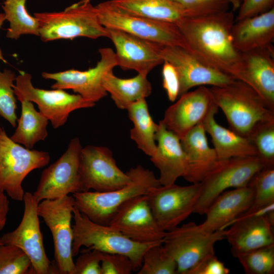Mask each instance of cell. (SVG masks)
Wrapping results in <instances>:
<instances>
[{
    "label": "cell",
    "mask_w": 274,
    "mask_h": 274,
    "mask_svg": "<svg viewBox=\"0 0 274 274\" xmlns=\"http://www.w3.org/2000/svg\"><path fill=\"white\" fill-rule=\"evenodd\" d=\"M229 10L203 16L186 17L177 24L192 53L208 65L236 79L242 64V52L235 47Z\"/></svg>",
    "instance_id": "1"
},
{
    "label": "cell",
    "mask_w": 274,
    "mask_h": 274,
    "mask_svg": "<svg viewBox=\"0 0 274 274\" xmlns=\"http://www.w3.org/2000/svg\"><path fill=\"white\" fill-rule=\"evenodd\" d=\"M215 104L224 114L230 129L248 138L259 123L274 120V111L249 85L235 79L210 88Z\"/></svg>",
    "instance_id": "2"
},
{
    "label": "cell",
    "mask_w": 274,
    "mask_h": 274,
    "mask_svg": "<svg viewBox=\"0 0 274 274\" xmlns=\"http://www.w3.org/2000/svg\"><path fill=\"white\" fill-rule=\"evenodd\" d=\"M73 257L79 254L80 249H96L104 253L120 254L131 261L134 271L141 268L143 256L151 247L163 241L140 243L127 237L110 225L96 223L81 213L75 207L73 209Z\"/></svg>",
    "instance_id": "3"
},
{
    "label": "cell",
    "mask_w": 274,
    "mask_h": 274,
    "mask_svg": "<svg viewBox=\"0 0 274 274\" xmlns=\"http://www.w3.org/2000/svg\"><path fill=\"white\" fill-rule=\"evenodd\" d=\"M127 173L130 181L120 189L107 192L86 191L73 194L75 207L92 221L108 225L125 202L132 197L146 195L151 187L161 185L153 172L141 165L130 168Z\"/></svg>",
    "instance_id": "4"
},
{
    "label": "cell",
    "mask_w": 274,
    "mask_h": 274,
    "mask_svg": "<svg viewBox=\"0 0 274 274\" xmlns=\"http://www.w3.org/2000/svg\"><path fill=\"white\" fill-rule=\"evenodd\" d=\"M39 33L43 42L77 37L109 38L107 28L100 22L95 6L82 0L58 12L35 13Z\"/></svg>",
    "instance_id": "5"
},
{
    "label": "cell",
    "mask_w": 274,
    "mask_h": 274,
    "mask_svg": "<svg viewBox=\"0 0 274 274\" xmlns=\"http://www.w3.org/2000/svg\"><path fill=\"white\" fill-rule=\"evenodd\" d=\"M226 229L213 232L193 222L166 231L162 245L175 260L178 274H189L207 258L215 255V244L225 239Z\"/></svg>",
    "instance_id": "6"
},
{
    "label": "cell",
    "mask_w": 274,
    "mask_h": 274,
    "mask_svg": "<svg viewBox=\"0 0 274 274\" xmlns=\"http://www.w3.org/2000/svg\"><path fill=\"white\" fill-rule=\"evenodd\" d=\"M265 166L258 156L219 160L200 182V193L193 213L204 214L221 193L229 188L248 186L254 176Z\"/></svg>",
    "instance_id": "7"
},
{
    "label": "cell",
    "mask_w": 274,
    "mask_h": 274,
    "mask_svg": "<svg viewBox=\"0 0 274 274\" xmlns=\"http://www.w3.org/2000/svg\"><path fill=\"white\" fill-rule=\"evenodd\" d=\"M50 160L48 152L22 147L0 127V190L12 199L23 200L24 179L33 170L47 165Z\"/></svg>",
    "instance_id": "8"
},
{
    "label": "cell",
    "mask_w": 274,
    "mask_h": 274,
    "mask_svg": "<svg viewBox=\"0 0 274 274\" xmlns=\"http://www.w3.org/2000/svg\"><path fill=\"white\" fill-rule=\"evenodd\" d=\"M100 23L164 46H180L189 50L176 24L131 15L119 10L110 1L95 6Z\"/></svg>",
    "instance_id": "9"
},
{
    "label": "cell",
    "mask_w": 274,
    "mask_h": 274,
    "mask_svg": "<svg viewBox=\"0 0 274 274\" xmlns=\"http://www.w3.org/2000/svg\"><path fill=\"white\" fill-rule=\"evenodd\" d=\"M30 74L20 71L13 86L19 101L25 100L36 104L39 111L57 129L66 122L73 111L92 108L95 104L84 99L79 94H70L63 89L45 90L33 86Z\"/></svg>",
    "instance_id": "10"
},
{
    "label": "cell",
    "mask_w": 274,
    "mask_h": 274,
    "mask_svg": "<svg viewBox=\"0 0 274 274\" xmlns=\"http://www.w3.org/2000/svg\"><path fill=\"white\" fill-rule=\"evenodd\" d=\"M75 200L69 195L54 199H44L38 203L37 212L52 235L55 264L58 273L73 274L75 262L72 255Z\"/></svg>",
    "instance_id": "11"
},
{
    "label": "cell",
    "mask_w": 274,
    "mask_h": 274,
    "mask_svg": "<svg viewBox=\"0 0 274 274\" xmlns=\"http://www.w3.org/2000/svg\"><path fill=\"white\" fill-rule=\"evenodd\" d=\"M80 139H72L64 153L42 173L33 195L39 202L84 191L81 168Z\"/></svg>",
    "instance_id": "12"
},
{
    "label": "cell",
    "mask_w": 274,
    "mask_h": 274,
    "mask_svg": "<svg viewBox=\"0 0 274 274\" xmlns=\"http://www.w3.org/2000/svg\"><path fill=\"white\" fill-rule=\"evenodd\" d=\"M200 191V183L187 186L174 183L151 187L146 195L158 225L168 231L193 213Z\"/></svg>",
    "instance_id": "13"
},
{
    "label": "cell",
    "mask_w": 274,
    "mask_h": 274,
    "mask_svg": "<svg viewBox=\"0 0 274 274\" xmlns=\"http://www.w3.org/2000/svg\"><path fill=\"white\" fill-rule=\"evenodd\" d=\"M24 210L18 226L0 237V243L16 246L22 249L31 262L34 273H58L55 265L48 258L40 230L37 208L39 203L33 194L24 193Z\"/></svg>",
    "instance_id": "14"
},
{
    "label": "cell",
    "mask_w": 274,
    "mask_h": 274,
    "mask_svg": "<svg viewBox=\"0 0 274 274\" xmlns=\"http://www.w3.org/2000/svg\"><path fill=\"white\" fill-rule=\"evenodd\" d=\"M273 224L274 203L239 216L226 229L233 256L274 245Z\"/></svg>",
    "instance_id": "15"
},
{
    "label": "cell",
    "mask_w": 274,
    "mask_h": 274,
    "mask_svg": "<svg viewBox=\"0 0 274 274\" xmlns=\"http://www.w3.org/2000/svg\"><path fill=\"white\" fill-rule=\"evenodd\" d=\"M100 58L96 65L87 71L71 69L56 73L44 72L45 79L55 81L52 89H71L86 100L95 103L107 95L103 86V78L107 73L118 66L115 52L110 48L98 50Z\"/></svg>",
    "instance_id": "16"
},
{
    "label": "cell",
    "mask_w": 274,
    "mask_h": 274,
    "mask_svg": "<svg viewBox=\"0 0 274 274\" xmlns=\"http://www.w3.org/2000/svg\"><path fill=\"white\" fill-rule=\"evenodd\" d=\"M84 191L107 192L120 189L130 181L127 173L117 165L107 147L88 145L80 153Z\"/></svg>",
    "instance_id": "17"
},
{
    "label": "cell",
    "mask_w": 274,
    "mask_h": 274,
    "mask_svg": "<svg viewBox=\"0 0 274 274\" xmlns=\"http://www.w3.org/2000/svg\"><path fill=\"white\" fill-rule=\"evenodd\" d=\"M109 225L140 243L163 241L166 234L156 222L146 195L132 197L122 204Z\"/></svg>",
    "instance_id": "18"
},
{
    "label": "cell",
    "mask_w": 274,
    "mask_h": 274,
    "mask_svg": "<svg viewBox=\"0 0 274 274\" xmlns=\"http://www.w3.org/2000/svg\"><path fill=\"white\" fill-rule=\"evenodd\" d=\"M163 60L172 63L177 71L180 80L179 96L194 87L211 85L222 86L235 80L206 63L190 50L180 46H163Z\"/></svg>",
    "instance_id": "19"
},
{
    "label": "cell",
    "mask_w": 274,
    "mask_h": 274,
    "mask_svg": "<svg viewBox=\"0 0 274 274\" xmlns=\"http://www.w3.org/2000/svg\"><path fill=\"white\" fill-rule=\"evenodd\" d=\"M217 108L210 88L201 86L179 96L165 110L161 120L167 129L181 139L194 127L202 124Z\"/></svg>",
    "instance_id": "20"
},
{
    "label": "cell",
    "mask_w": 274,
    "mask_h": 274,
    "mask_svg": "<svg viewBox=\"0 0 274 274\" xmlns=\"http://www.w3.org/2000/svg\"><path fill=\"white\" fill-rule=\"evenodd\" d=\"M113 43L118 66L124 70H133L144 76L163 63V46L126 32L107 28Z\"/></svg>",
    "instance_id": "21"
},
{
    "label": "cell",
    "mask_w": 274,
    "mask_h": 274,
    "mask_svg": "<svg viewBox=\"0 0 274 274\" xmlns=\"http://www.w3.org/2000/svg\"><path fill=\"white\" fill-rule=\"evenodd\" d=\"M236 79L251 87L274 111L273 45L242 52V64Z\"/></svg>",
    "instance_id": "22"
},
{
    "label": "cell",
    "mask_w": 274,
    "mask_h": 274,
    "mask_svg": "<svg viewBox=\"0 0 274 274\" xmlns=\"http://www.w3.org/2000/svg\"><path fill=\"white\" fill-rule=\"evenodd\" d=\"M155 140L157 142V150L150 157V160L159 170L158 179L162 185L174 184L180 177L184 178L188 170V161L180 139L167 129L160 120Z\"/></svg>",
    "instance_id": "23"
},
{
    "label": "cell",
    "mask_w": 274,
    "mask_h": 274,
    "mask_svg": "<svg viewBox=\"0 0 274 274\" xmlns=\"http://www.w3.org/2000/svg\"><path fill=\"white\" fill-rule=\"evenodd\" d=\"M254 197V190L249 185L226 190L209 207L200 228L209 232L225 229L250 208Z\"/></svg>",
    "instance_id": "24"
},
{
    "label": "cell",
    "mask_w": 274,
    "mask_h": 274,
    "mask_svg": "<svg viewBox=\"0 0 274 274\" xmlns=\"http://www.w3.org/2000/svg\"><path fill=\"white\" fill-rule=\"evenodd\" d=\"M180 141L188 161L184 178L191 183H200L219 160L215 150L209 145L203 125L194 127Z\"/></svg>",
    "instance_id": "25"
},
{
    "label": "cell",
    "mask_w": 274,
    "mask_h": 274,
    "mask_svg": "<svg viewBox=\"0 0 274 274\" xmlns=\"http://www.w3.org/2000/svg\"><path fill=\"white\" fill-rule=\"evenodd\" d=\"M232 37L241 52L272 46L274 40V8L262 14L234 21Z\"/></svg>",
    "instance_id": "26"
},
{
    "label": "cell",
    "mask_w": 274,
    "mask_h": 274,
    "mask_svg": "<svg viewBox=\"0 0 274 274\" xmlns=\"http://www.w3.org/2000/svg\"><path fill=\"white\" fill-rule=\"evenodd\" d=\"M218 108L214 109L202 124L206 133L212 138L218 160L232 157L257 156L256 149L250 140L230 129L218 124L215 115Z\"/></svg>",
    "instance_id": "27"
},
{
    "label": "cell",
    "mask_w": 274,
    "mask_h": 274,
    "mask_svg": "<svg viewBox=\"0 0 274 274\" xmlns=\"http://www.w3.org/2000/svg\"><path fill=\"white\" fill-rule=\"evenodd\" d=\"M113 6L125 13L149 19L177 24L189 15L173 0H110Z\"/></svg>",
    "instance_id": "28"
},
{
    "label": "cell",
    "mask_w": 274,
    "mask_h": 274,
    "mask_svg": "<svg viewBox=\"0 0 274 274\" xmlns=\"http://www.w3.org/2000/svg\"><path fill=\"white\" fill-rule=\"evenodd\" d=\"M103 86L116 106L121 110H126L132 104L146 99L152 90L147 76L138 74L134 77L123 79L116 76L113 71L105 74Z\"/></svg>",
    "instance_id": "29"
},
{
    "label": "cell",
    "mask_w": 274,
    "mask_h": 274,
    "mask_svg": "<svg viewBox=\"0 0 274 274\" xmlns=\"http://www.w3.org/2000/svg\"><path fill=\"white\" fill-rule=\"evenodd\" d=\"M20 102L21 115L10 138L14 142L24 145V147L32 149L37 143L47 138L49 120L35 108L32 102L25 100Z\"/></svg>",
    "instance_id": "30"
},
{
    "label": "cell",
    "mask_w": 274,
    "mask_h": 274,
    "mask_svg": "<svg viewBox=\"0 0 274 274\" xmlns=\"http://www.w3.org/2000/svg\"><path fill=\"white\" fill-rule=\"evenodd\" d=\"M126 110L133 125L130 130V138L139 149L151 157L157 150L155 134L158 124L150 114L146 99L132 104Z\"/></svg>",
    "instance_id": "31"
},
{
    "label": "cell",
    "mask_w": 274,
    "mask_h": 274,
    "mask_svg": "<svg viewBox=\"0 0 274 274\" xmlns=\"http://www.w3.org/2000/svg\"><path fill=\"white\" fill-rule=\"evenodd\" d=\"M26 1H4L2 7L5 19L10 23L6 33L8 38L17 40L24 35L39 36L38 20L28 13L25 7Z\"/></svg>",
    "instance_id": "32"
},
{
    "label": "cell",
    "mask_w": 274,
    "mask_h": 274,
    "mask_svg": "<svg viewBox=\"0 0 274 274\" xmlns=\"http://www.w3.org/2000/svg\"><path fill=\"white\" fill-rule=\"evenodd\" d=\"M137 272L138 274H177V265L162 244H158L146 251Z\"/></svg>",
    "instance_id": "33"
},
{
    "label": "cell",
    "mask_w": 274,
    "mask_h": 274,
    "mask_svg": "<svg viewBox=\"0 0 274 274\" xmlns=\"http://www.w3.org/2000/svg\"><path fill=\"white\" fill-rule=\"evenodd\" d=\"M236 258L247 274L274 273V245L239 254Z\"/></svg>",
    "instance_id": "34"
},
{
    "label": "cell",
    "mask_w": 274,
    "mask_h": 274,
    "mask_svg": "<svg viewBox=\"0 0 274 274\" xmlns=\"http://www.w3.org/2000/svg\"><path fill=\"white\" fill-rule=\"evenodd\" d=\"M248 138L266 165L274 166V120L257 124Z\"/></svg>",
    "instance_id": "35"
},
{
    "label": "cell",
    "mask_w": 274,
    "mask_h": 274,
    "mask_svg": "<svg viewBox=\"0 0 274 274\" xmlns=\"http://www.w3.org/2000/svg\"><path fill=\"white\" fill-rule=\"evenodd\" d=\"M248 185L254 190V200L249 209L258 210L274 203V166L262 168Z\"/></svg>",
    "instance_id": "36"
},
{
    "label": "cell",
    "mask_w": 274,
    "mask_h": 274,
    "mask_svg": "<svg viewBox=\"0 0 274 274\" xmlns=\"http://www.w3.org/2000/svg\"><path fill=\"white\" fill-rule=\"evenodd\" d=\"M30 271L34 273L31 262L22 249L0 244V274H26Z\"/></svg>",
    "instance_id": "37"
},
{
    "label": "cell",
    "mask_w": 274,
    "mask_h": 274,
    "mask_svg": "<svg viewBox=\"0 0 274 274\" xmlns=\"http://www.w3.org/2000/svg\"><path fill=\"white\" fill-rule=\"evenodd\" d=\"M15 73L10 70L0 68V116L13 127L17 125L16 99L13 86L16 80Z\"/></svg>",
    "instance_id": "38"
},
{
    "label": "cell",
    "mask_w": 274,
    "mask_h": 274,
    "mask_svg": "<svg viewBox=\"0 0 274 274\" xmlns=\"http://www.w3.org/2000/svg\"><path fill=\"white\" fill-rule=\"evenodd\" d=\"M181 5L188 17L209 15L228 10L229 0H173Z\"/></svg>",
    "instance_id": "39"
},
{
    "label": "cell",
    "mask_w": 274,
    "mask_h": 274,
    "mask_svg": "<svg viewBox=\"0 0 274 274\" xmlns=\"http://www.w3.org/2000/svg\"><path fill=\"white\" fill-rule=\"evenodd\" d=\"M75 262L73 274H101L103 253L96 249H85Z\"/></svg>",
    "instance_id": "40"
},
{
    "label": "cell",
    "mask_w": 274,
    "mask_h": 274,
    "mask_svg": "<svg viewBox=\"0 0 274 274\" xmlns=\"http://www.w3.org/2000/svg\"><path fill=\"white\" fill-rule=\"evenodd\" d=\"M100 265L101 274H130L134 271L130 259L120 254L103 253Z\"/></svg>",
    "instance_id": "41"
},
{
    "label": "cell",
    "mask_w": 274,
    "mask_h": 274,
    "mask_svg": "<svg viewBox=\"0 0 274 274\" xmlns=\"http://www.w3.org/2000/svg\"><path fill=\"white\" fill-rule=\"evenodd\" d=\"M162 85L170 101H176L179 97L180 80L174 66L164 60L162 70Z\"/></svg>",
    "instance_id": "42"
},
{
    "label": "cell",
    "mask_w": 274,
    "mask_h": 274,
    "mask_svg": "<svg viewBox=\"0 0 274 274\" xmlns=\"http://www.w3.org/2000/svg\"><path fill=\"white\" fill-rule=\"evenodd\" d=\"M274 8V0H241L234 21L266 12Z\"/></svg>",
    "instance_id": "43"
},
{
    "label": "cell",
    "mask_w": 274,
    "mask_h": 274,
    "mask_svg": "<svg viewBox=\"0 0 274 274\" xmlns=\"http://www.w3.org/2000/svg\"><path fill=\"white\" fill-rule=\"evenodd\" d=\"M229 269L215 254L201 262L189 274H228Z\"/></svg>",
    "instance_id": "44"
},
{
    "label": "cell",
    "mask_w": 274,
    "mask_h": 274,
    "mask_svg": "<svg viewBox=\"0 0 274 274\" xmlns=\"http://www.w3.org/2000/svg\"><path fill=\"white\" fill-rule=\"evenodd\" d=\"M9 210V201L5 193L0 190V232L4 228Z\"/></svg>",
    "instance_id": "45"
},
{
    "label": "cell",
    "mask_w": 274,
    "mask_h": 274,
    "mask_svg": "<svg viewBox=\"0 0 274 274\" xmlns=\"http://www.w3.org/2000/svg\"><path fill=\"white\" fill-rule=\"evenodd\" d=\"M6 20L4 13H0V28L3 25L4 22ZM0 60L3 61L5 63H7V61L3 56L2 50L0 49Z\"/></svg>",
    "instance_id": "46"
},
{
    "label": "cell",
    "mask_w": 274,
    "mask_h": 274,
    "mask_svg": "<svg viewBox=\"0 0 274 274\" xmlns=\"http://www.w3.org/2000/svg\"><path fill=\"white\" fill-rule=\"evenodd\" d=\"M230 5L231 6L233 11L238 10L241 0H229Z\"/></svg>",
    "instance_id": "47"
},
{
    "label": "cell",
    "mask_w": 274,
    "mask_h": 274,
    "mask_svg": "<svg viewBox=\"0 0 274 274\" xmlns=\"http://www.w3.org/2000/svg\"><path fill=\"white\" fill-rule=\"evenodd\" d=\"M91 0H82V1L84 3H89Z\"/></svg>",
    "instance_id": "48"
},
{
    "label": "cell",
    "mask_w": 274,
    "mask_h": 274,
    "mask_svg": "<svg viewBox=\"0 0 274 274\" xmlns=\"http://www.w3.org/2000/svg\"><path fill=\"white\" fill-rule=\"evenodd\" d=\"M0 244H1V243H0Z\"/></svg>",
    "instance_id": "49"
}]
</instances>
